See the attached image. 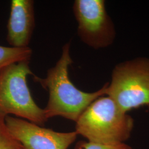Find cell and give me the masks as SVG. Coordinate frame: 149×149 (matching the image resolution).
Wrapping results in <instances>:
<instances>
[{
    "instance_id": "obj_1",
    "label": "cell",
    "mask_w": 149,
    "mask_h": 149,
    "mask_svg": "<svg viewBox=\"0 0 149 149\" xmlns=\"http://www.w3.org/2000/svg\"><path fill=\"white\" fill-rule=\"evenodd\" d=\"M70 47V42L63 47L60 58L48 70L45 77L33 76L34 81L48 91V103L44 108L48 119L60 116L76 122L93 102L106 96L108 82L95 92H86L77 88L71 81L69 68L73 60Z\"/></svg>"
},
{
    "instance_id": "obj_2",
    "label": "cell",
    "mask_w": 149,
    "mask_h": 149,
    "mask_svg": "<svg viewBox=\"0 0 149 149\" xmlns=\"http://www.w3.org/2000/svg\"><path fill=\"white\" fill-rule=\"evenodd\" d=\"M134 119L108 96L93 102L76 122L75 132L87 141L102 145L124 143L130 137Z\"/></svg>"
},
{
    "instance_id": "obj_3",
    "label": "cell",
    "mask_w": 149,
    "mask_h": 149,
    "mask_svg": "<svg viewBox=\"0 0 149 149\" xmlns=\"http://www.w3.org/2000/svg\"><path fill=\"white\" fill-rule=\"evenodd\" d=\"M29 61L11 64L0 70V112L42 126L48 119L44 109L34 101L27 84V77L34 75Z\"/></svg>"
},
{
    "instance_id": "obj_4",
    "label": "cell",
    "mask_w": 149,
    "mask_h": 149,
    "mask_svg": "<svg viewBox=\"0 0 149 149\" xmlns=\"http://www.w3.org/2000/svg\"><path fill=\"white\" fill-rule=\"evenodd\" d=\"M106 96L127 113L149 106V58H138L117 65L108 82Z\"/></svg>"
},
{
    "instance_id": "obj_5",
    "label": "cell",
    "mask_w": 149,
    "mask_h": 149,
    "mask_svg": "<svg viewBox=\"0 0 149 149\" xmlns=\"http://www.w3.org/2000/svg\"><path fill=\"white\" fill-rule=\"evenodd\" d=\"M72 10L77 23V34L83 43L95 49L112 45L116 33L105 1L76 0Z\"/></svg>"
},
{
    "instance_id": "obj_6",
    "label": "cell",
    "mask_w": 149,
    "mask_h": 149,
    "mask_svg": "<svg viewBox=\"0 0 149 149\" xmlns=\"http://www.w3.org/2000/svg\"><path fill=\"white\" fill-rule=\"evenodd\" d=\"M11 134L25 149H68L77 136L75 132L61 133L19 118L6 116Z\"/></svg>"
},
{
    "instance_id": "obj_7",
    "label": "cell",
    "mask_w": 149,
    "mask_h": 149,
    "mask_svg": "<svg viewBox=\"0 0 149 149\" xmlns=\"http://www.w3.org/2000/svg\"><path fill=\"white\" fill-rule=\"evenodd\" d=\"M34 28V1L12 0L7 24V40L10 47H29Z\"/></svg>"
},
{
    "instance_id": "obj_8",
    "label": "cell",
    "mask_w": 149,
    "mask_h": 149,
    "mask_svg": "<svg viewBox=\"0 0 149 149\" xmlns=\"http://www.w3.org/2000/svg\"><path fill=\"white\" fill-rule=\"evenodd\" d=\"M32 54L30 47L17 48L0 45V70L11 64L30 60Z\"/></svg>"
},
{
    "instance_id": "obj_9",
    "label": "cell",
    "mask_w": 149,
    "mask_h": 149,
    "mask_svg": "<svg viewBox=\"0 0 149 149\" xmlns=\"http://www.w3.org/2000/svg\"><path fill=\"white\" fill-rule=\"evenodd\" d=\"M6 117L0 112V149H25L11 134L6 123Z\"/></svg>"
},
{
    "instance_id": "obj_10",
    "label": "cell",
    "mask_w": 149,
    "mask_h": 149,
    "mask_svg": "<svg viewBox=\"0 0 149 149\" xmlns=\"http://www.w3.org/2000/svg\"><path fill=\"white\" fill-rule=\"evenodd\" d=\"M76 149H133L127 144H113V145H102L92 143L88 141H81L78 143Z\"/></svg>"
}]
</instances>
